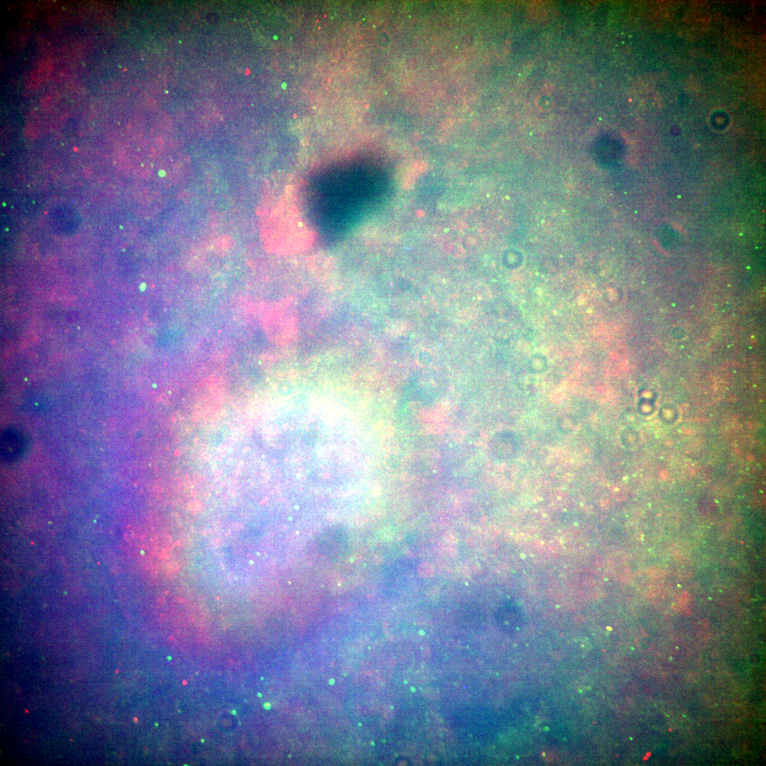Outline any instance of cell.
Wrapping results in <instances>:
<instances>
[{"instance_id": "cell-1", "label": "cell", "mask_w": 766, "mask_h": 766, "mask_svg": "<svg viewBox=\"0 0 766 766\" xmlns=\"http://www.w3.org/2000/svg\"><path fill=\"white\" fill-rule=\"evenodd\" d=\"M1 443L2 459L7 462L19 459L26 450V438L16 429L8 428L4 431Z\"/></svg>"}]
</instances>
